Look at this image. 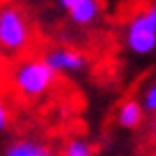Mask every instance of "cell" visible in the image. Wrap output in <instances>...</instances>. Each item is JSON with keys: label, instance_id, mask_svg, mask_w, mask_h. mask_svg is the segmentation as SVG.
Segmentation results:
<instances>
[{"label": "cell", "instance_id": "7", "mask_svg": "<svg viewBox=\"0 0 156 156\" xmlns=\"http://www.w3.org/2000/svg\"><path fill=\"white\" fill-rule=\"evenodd\" d=\"M144 108L140 104L137 98H125L117 106V125L121 129H137L142 123H144Z\"/></svg>", "mask_w": 156, "mask_h": 156}, {"label": "cell", "instance_id": "11", "mask_svg": "<svg viewBox=\"0 0 156 156\" xmlns=\"http://www.w3.org/2000/svg\"><path fill=\"white\" fill-rule=\"evenodd\" d=\"M148 135H150V142L156 148V115H152V119L148 123Z\"/></svg>", "mask_w": 156, "mask_h": 156}, {"label": "cell", "instance_id": "1", "mask_svg": "<svg viewBox=\"0 0 156 156\" xmlns=\"http://www.w3.org/2000/svg\"><path fill=\"white\" fill-rule=\"evenodd\" d=\"M58 75L42 60V56L19 60L11 73V83L15 92L23 98H42L54 87Z\"/></svg>", "mask_w": 156, "mask_h": 156}, {"label": "cell", "instance_id": "2", "mask_svg": "<svg viewBox=\"0 0 156 156\" xmlns=\"http://www.w3.org/2000/svg\"><path fill=\"white\" fill-rule=\"evenodd\" d=\"M123 44L133 56L146 58L156 52V4H146L127 19Z\"/></svg>", "mask_w": 156, "mask_h": 156}, {"label": "cell", "instance_id": "10", "mask_svg": "<svg viewBox=\"0 0 156 156\" xmlns=\"http://www.w3.org/2000/svg\"><path fill=\"white\" fill-rule=\"evenodd\" d=\"M11 125V110L6 106V102L0 98V131H6Z\"/></svg>", "mask_w": 156, "mask_h": 156}, {"label": "cell", "instance_id": "6", "mask_svg": "<svg viewBox=\"0 0 156 156\" xmlns=\"http://www.w3.org/2000/svg\"><path fill=\"white\" fill-rule=\"evenodd\" d=\"M2 156H58L48 144L36 137H19L4 148Z\"/></svg>", "mask_w": 156, "mask_h": 156}, {"label": "cell", "instance_id": "4", "mask_svg": "<svg viewBox=\"0 0 156 156\" xmlns=\"http://www.w3.org/2000/svg\"><path fill=\"white\" fill-rule=\"evenodd\" d=\"M42 60L56 73H69V75H79L87 69V56L81 50L71 48V46H52L42 54Z\"/></svg>", "mask_w": 156, "mask_h": 156}, {"label": "cell", "instance_id": "9", "mask_svg": "<svg viewBox=\"0 0 156 156\" xmlns=\"http://www.w3.org/2000/svg\"><path fill=\"white\" fill-rule=\"evenodd\" d=\"M140 104H142V108H144V112L156 115V79H152V81L142 90Z\"/></svg>", "mask_w": 156, "mask_h": 156}, {"label": "cell", "instance_id": "3", "mask_svg": "<svg viewBox=\"0 0 156 156\" xmlns=\"http://www.w3.org/2000/svg\"><path fill=\"white\" fill-rule=\"evenodd\" d=\"M31 44V25L17 4L0 6V48L11 54L25 52Z\"/></svg>", "mask_w": 156, "mask_h": 156}, {"label": "cell", "instance_id": "5", "mask_svg": "<svg viewBox=\"0 0 156 156\" xmlns=\"http://www.w3.org/2000/svg\"><path fill=\"white\" fill-rule=\"evenodd\" d=\"M58 6L77 27H92L102 15V4L98 0H58Z\"/></svg>", "mask_w": 156, "mask_h": 156}, {"label": "cell", "instance_id": "8", "mask_svg": "<svg viewBox=\"0 0 156 156\" xmlns=\"http://www.w3.org/2000/svg\"><path fill=\"white\" fill-rule=\"evenodd\" d=\"M58 156H94V146L85 137H71L60 148Z\"/></svg>", "mask_w": 156, "mask_h": 156}]
</instances>
